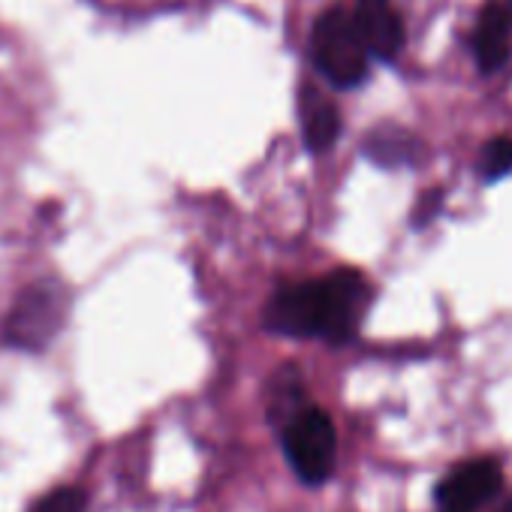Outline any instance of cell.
Masks as SVG:
<instances>
[{"instance_id":"obj_1","label":"cell","mask_w":512,"mask_h":512,"mask_svg":"<svg viewBox=\"0 0 512 512\" xmlns=\"http://www.w3.org/2000/svg\"><path fill=\"white\" fill-rule=\"evenodd\" d=\"M371 305V284L356 269H335L326 278L284 284L263 308L266 332L293 341L350 344Z\"/></svg>"},{"instance_id":"obj_2","label":"cell","mask_w":512,"mask_h":512,"mask_svg":"<svg viewBox=\"0 0 512 512\" xmlns=\"http://www.w3.org/2000/svg\"><path fill=\"white\" fill-rule=\"evenodd\" d=\"M311 61L317 73L338 91L359 88L371 73V58L353 25V13L344 4H332L320 13L311 31Z\"/></svg>"},{"instance_id":"obj_3","label":"cell","mask_w":512,"mask_h":512,"mask_svg":"<svg viewBox=\"0 0 512 512\" xmlns=\"http://www.w3.org/2000/svg\"><path fill=\"white\" fill-rule=\"evenodd\" d=\"M67 314H70V290L61 281L46 278L19 293L0 335H4V344L13 350L40 353L58 338V332L67 323Z\"/></svg>"},{"instance_id":"obj_4","label":"cell","mask_w":512,"mask_h":512,"mask_svg":"<svg viewBox=\"0 0 512 512\" xmlns=\"http://www.w3.org/2000/svg\"><path fill=\"white\" fill-rule=\"evenodd\" d=\"M281 443H284V455H287L293 473L305 485L317 488L335 473L338 431H335V422L326 410L305 407L302 413H296L281 428Z\"/></svg>"},{"instance_id":"obj_5","label":"cell","mask_w":512,"mask_h":512,"mask_svg":"<svg viewBox=\"0 0 512 512\" xmlns=\"http://www.w3.org/2000/svg\"><path fill=\"white\" fill-rule=\"evenodd\" d=\"M503 473L500 464L491 458L464 461L452 467L434 491L437 512H479L497 491H500Z\"/></svg>"},{"instance_id":"obj_6","label":"cell","mask_w":512,"mask_h":512,"mask_svg":"<svg viewBox=\"0 0 512 512\" xmlns=\"http://www.w3.org/2000/svg\"><path fill=\"white\" fill-rule=\"evenodd\" d=\"M350 13H353V25L359 31V40L368 58L380 64L398 61L407 43V31H404L398 10L389 0H356V7Z\"/></svg>"},{"instance_id":"obj_7","label":"cell","mask_w":512,"mask_h":512,"mask_svg":"<svg viewBox=\"0 0 512 512\" xmlns=\"http://www.w3.org/2000/svg\"><path fill=\"white\" fill-rule=\"evenodd\" d=\"M473 58L482 76H494L512 55V0H488L473 28Z\"/></svg>"},{"instance_id":"obj_8","label":"cell","mask_w":512,"mask_h":512,"mask_svg":"<svg viewBox=\"0 0 512 512\" xmlns=\"http://www.w3.org/2000/svg\"><path fill=\"white\" fill-rule=\"evenodd\" d=\"M299 121H302V136L311 154H326L341 136L338 106L314 85H302L299 91Z\"/></svg>"},{"instance_id":"obj_9","label":"cell","mask_w":512,"mask_h":512,"mask_svg":"<svg viewBox=\"0 0 512 512\" xmlns=\"http://www.w3.org/2000/svg\"><path fill=\"white\" fill-rule=\"evenodd\" d=\"M362 154L383 169H401V166H416L425 154V145L419 142L416 133H410L407 127L398 124H380L374 127L365 142H362Z\"/></svg>"},{"instance_id":"obj_10","label":"cell","mask_w":512,"mask_h":512,"mask_svg":"<svg viewBox=\"0 0 512 512\" xmlns=\"http://www.w3.org/2000/svg\"><path fill=\"white\" fill-rule=\"evenodd\" d=\"M305 410V392H302V380L296 368H284L272 377L269 386V419L278 425V431Z\"/></svg>"},{"instance_id":"obj_11","label":"cell","mask_w":512,"mask_h":512,"mask_svg":"<svg viewBox=\"0 0 512 512\" xmlns=\"http://www.w3.org/2000/svg\"><path fill=\"white\" fill-rule=\"evenodd\" d=\"M512 172V139L509 136H494L482 145L479 154V175L482 181H500Z\"/></svg>"},{"instance_id":"obj_12","label":"cell","mask_w":512,"mask_h":512,"mask_svg":"<svg viewBox=\"0 0 512 512\" xmlns=\"http://www.w3.org/2000/svg\"><path fill=\"white\" fill-rule=\"evenodd\" d=\"M31 512H88V491L79 485H61L40 497Z\"/></svg>"},{"instance_id":"obj_13","label":"cell","mask_w":512,"mask_h":512,"mask_svg":"<svg viewBox=\"0 0 512 512\" xmlns=\"http://www.w3.org/2000/svg\"><path fill=\"white\" fill-rule=\"evenodd\" d=\"M440 202H443L440 190H431V193H425V196L419 199L416 211H413V226H416V229L428 226V223L434 220V214L440 211Z\"/></svg>"}]
</instances>
